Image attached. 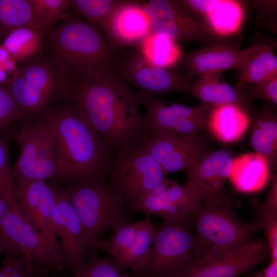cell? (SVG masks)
<instances>
[{"instance_id":"obj_45","label":"cell","mask_w":277,"mask_h":277,"mask_svg":"<svg viewBox=\"0 0 277 277\" xmlns=\"http://www.w3.org/2000/svg\"><path fill=\"white\" fill-rule=\"evenodd\" d=\"M11 57L8 51L2 45H0V63H3Z\"/></svg>"},{"instance_id":"obj_32","label":"cell","mask_w":277,"mask_h":277,"mask_svg":"<svg viewBox=\"0 0 277 277\" xmlns=\"http://www.w3.org/2000/svg\"><path fill=\"white\" fill-rule=\"evenodd\" d=\"M31 14L30 0H0V45L14 29L27 26Z\"/></svg>"},{"instance_id":"obj_22","label":"cell","mask_w":277,"mask_h":277,"mask_svg":"<svg viewBox=\"0 0 277 277\" xmlns=\"http://www.w3.org/2000/svg\"><path fill=\"white\" fill-rule=\"evenodd\" d=\"M18 124L11 133L20 147L19 155L11 169L13 180H35L38 136L36 122H19Z\"/></svg>"},{"instance_id":"obj_13","label":"cell","mask_w":277,"mask_h":277,"mask_svg":"<svg viewBox=\"0 0 277 277\" xmlns=\"http://www.w3.org/2000/svg\"><path fill=\"white\" fill-rule=\"evenodd\" d=\"M269 258L266 242H254L226 255L195 263L179 277H238Z\"/></svg>"},{"instance_id":"obj_10","label":"cell","mask_w":277,"mask_h":277,"mask_svg":"<svg viewBox=\"0 0 277 277\" xmlns=\"http://www.w3.org/2000/svg\"><path fill=\"white\" fill-rule=\"evenodd\" d=\"M140 105L146 113L143 116L146 134L165 132L182 135L198 134L206 125L212 106L202 103L196 106L161 101L153 95L141 91L135 92Z\"/></svg>"},{"instance_id":"obj_25","label":"cell","mask_w":277,"mask_h":277,"mask_svg":"<svg viewBox=\"0 0 277 277\" xmlns=\"http://www.w3.org/2000/svg\"><path fill=\"white\" fill-rule=\"evenodd\" d=\"M168 181L165 177L160 184L127 208L131 211L159 216L165 222H180L188 219L190 215L166 196L165 190Z\"/></svg>"},{"instance_id":"obj_20","label":"cell","mask_w":277,"mask_h":277,"mask_svg":"<svg viewBox=\"0 0 277 277\" xmlns=\"http://www.w3.org/2000/svg\"><path fill=\"white\" fill-rule=\"evenodd\" d=\"M191 93L202 103L212 107L233 105L246 112L250 100L242 92L225 82L222 74L204 75L194 81Z\"/></svg>"},{"instance_id":"obj_24","label":"cell","mask_w":277,"mask_h":277,"mask_svg":"<svg viewBox=\"0 0 277 277\" xmlns=\"http://www.w3.org/2000/svg\"><path fill=\"white\" fill-rule=\"evenodd\" d=\"M272 104L265 105L251 124L250 143L256 152L265 155L269 162H276L277 118Z\"/></svg>"},{"instance_id":"obj_15","label":"cell","mask_w":277,"mask_h":277,"mask_svg":"<svg viewBox=\"0 0 277 277\" xmlns=\"http://www.w3.org/2000/svg\"><path fill=\"white\" fill-rule=\"evenodd\" d=\"M233 157L222 149L205 153L185 172L187 184L197 192L202 201L220 196L229 178Z\"/></svg>"},{"instance_id":"obj_11","label":"cell","mask_w":277,"mask_h":277,"mask_svg":"<svg viewBox=\"0 0 277 277\" xmlns=\"http://www.w3.org/2000/svg\"><path fill=\"white\" fill-rule=\"evenodd\" d=\"M115 70L127 84L154 95L172 92L191 93L195 76L174 72L149 63L139 50L125 51L116 59Z\"/></svg>"},{"instance_id":"obj_21","label":"cell","mask_w":277,"mask_h":277,"mask_svg":"<svg viewBox=\"0 0 277 277\" xmlns=\"http://www.w3.org/2000/svg\"><path fill=\"white\" fill-rule=\"evenodd\" d=\"M249 125L246 111L233 105L212 107L206 126L217 140L230 143L241 137Z\"/></svg>"},{"instance_id":"obj_16","label":"cell","mask_w":277,"mask_h":277,"mask_svg":"<svg viewBox=\"0 0 277 277\" xmlns=\"http://www.w3.org/2000/svg\"><path fill=\"white\" fill-rule=\"evenodd\" d=\"M150 33V21L143 4L121 1L111 15L105 38L113 47L128 46L140 44Z\"/></svg>"},{"instance_id":"obj_28","label":"cell","mask_w":277,"mask_h":277,"mask_svg":"<svg viewBox=\"0 0 277 277\" xmlns=\"http://www.w3.org/2000/svg\"><path fill=\"white\" fill-rule=\"evenodd\" d=\"M140 47L139 50L149 63L166 69L174 65L181 57L176 41L163 34L150 33Z\"/></svg>"},{"instance_id":"obj_34","label":"cell","mask_w":277,"mask_h":277,"mask_svg":"<svg viewBox=\"0 0 277 277\" xmlns=\"http://www.w3.org/2000/svg\"><path fill=\"white\" fill-rule=\"evenodd\" d=\"M73 277H140L126 273L113 261L91 253L73 270Z\"/></svg>"},{"instance_id":"obj_31","label":"cell","mask_w":277,"mask_h":277,"mask_svg":"<svg viewBox=\"0 0 277 277\" xmlns=\"http://www.w3.org/2000/svg\"><path fill=\"white\" fill-rule=\"evenodd\" d=\"M47 181L14 180V194L20 214L34 225L36 212L43 197Z\"/></svg>"},{"instance_id":"obj_2","label":"cell","mask_w":277,"mask_h":277,"mask_svg":"<svg viewBox=\"0 0 277 277\" xmlns=\"http://www.w3.org/2000/svg\"><path fill=\"white\" fill-rule=\"evenodd\" d=\"M39 120L46 125L54 139L60 174L57 183L103 178L112 161L111 149L76 106L62 100Z\"/></svg>"},{"instance_id":"obj_42","label":"cell","mask_w":277,"mask_h":277,"mask_svg":"<svg viewBox=\"0 0 277 277\" xmlns=\"http://www.w3.org/2000/svg\"><path fill=\"white\" fill-rule=\"evenodd\" d=\"M251 277H277V261L270 260L267 267L254 273Z\"/></svg>"},{"instance_id":"obj_41","label":"cell","mask_w":277,"mask_h":277,"mask_svg":"<svg viewBox=\"0 0 277 277\" xmlns=\"http://www.w3.org/2000/svg\"><path fill=\"white\" fill-rule=\"evenodd\" d=\"M20 256L15 258L5 257L2 266L0 268V277H9Z\"/></svg>"},{"instance_id":"obj_8","label":"cell","mask_w":277,"mask_h":277,"mask_svg":"<svg viewBox=\"0 0 277 277\" xmlns=\"http://www.w3.org/2000/svg\"><path fill=\"white\" fill-rule=\"evenodd\" d=\"M143 6L153 34L165 35L175 41L197 42L206 47L235 48L238 44V38L221 35L211 27L193 19L178 1L150 0L144 3Z\"/></svg>"},{"instance_id":"obj_7","label":"cell","mask_w":277,"mask_h":277,"mask_svg":"<svg viewBox=\"0 0 277 277\" xmlns=\"http://www.w3.org/2000/svg\"><path fill=\"white\" fill-rule=\"evenodd\" d=\"M142 141L117 151L109 169V183L127 208L165 178L161 167L145 149Z\"/></svg>"},{"instance_id":"obj_3","label":"cell","mask_w":277,"mask_h":277,"mask_svg":"<svg viewBox=\"0 0 277 277\" xmlns=\"http://www.w3.org/2000/svg\"><path fill=\"white\" fill-rule=\"evenodd\" d=\"M44 33V49L66 82L115 69L113 47L96 26L74 11H66L61 23Z\"/></svg>"},{"instance_id":"obj_27","label":"cell","mask_w":277,"mask_h":277,"mask_svg":"<svg viewBox=\"0 0 277 277\" xmlns=\"http://www.w3.org/2000/svg\"><path fill=\"white\" fill-rule=\"evenodd\" d=\"M44 44V30L21 26L12 30L1 45L14 60L22 62L41 53Z\"/></svg>"},{"instance_id":"obj_4","label":"cell","mask_w":277,"mask_h":277,"mask_svg":"<svg viewBox=\"0 0 277 277\" xmlns=\"http://www.w3.org/2000/svg\"><path fill=\"white\" fill-rule=\"evenodd\" d=\"M189 217L197 244V262L226 255L257 240L253 223L240 219L224 194L202 201Z\"/></svg>"},{"instance_id":"obj_14","label":"cell","mask_w":277,"mask_h":277,"mask_svg":"<svg viewBox=\"0 0 277 277\" xmlns=\"http://www.w3.org/2000/svg\"><path fill=\"white\" fill-rule=\"evenodd\" d=\"M56 202L53 221L56 236L61 241L65 267L73 270L84 261L86 252L82 242V230L78 216L62 187L55 181Z\"/></svg>"},{"instance_id":"obj_46","label":"cell","mask_w":277,"mask_h":277,"mask_svg":"<svg viewBox=\"0 0 277 277\" xmlns=\"http://www.w3.org/2000/svg\"><path fill=\"white\" fill-rule=\"evenodd\" d=\"M2 63H0V84H4L8 80L10 77L3 70L2 66Z\"/></svg>"},{"instance_id":"obj_6","label":"cell","mask_w":277,"mask_h":277,"mask_svg":"<svg viewBox=\"0 0 277 277\" xmlns=\"http://www.w3.org/2000/svg\"><path fill=\"white\" fill-rule=\"evenodd\" d=\"M189 217L180 222H164L157 228L147 266L140 277H179L197 262Z\"/></svg>"},{"instance_id":"obj_39","label":"cell","mask_w":277,"mask_h":277,"mask_svg":"<svg viewBox=\"0 0 277 277\" xmlns=\"http://www.w3.org/2000/svg\"><path fill=\"white\" fill-rule=\"evenodd\" d=\"M249 99H262L274 106L277 105V76L250 85L246 92Z\"/></svg>"},{"instance_id":"obj_35","label":"cell","mask_w":277,"mask_h":277,"mask_svg":"<svg viewBox=\"0 0 277 277\" xmlns=\"http://www.w3.org/2000/svg\"><path fill=\"white\" fill-rule=\"evenodd\" d=\"M55 185L46 181L43 197L38 208L34 225L54 239L56 234L53 221V211L56 202Z\"/></svg>"},{"instance_id":"obj_44","label":"cell","mask_w":277,"mask_h":277,"mask_svg":"<svg viewBox=\"0 0 277 277\" xmlns=\"http://www.w3.org/2000/svg\"><path fill=\"white\" fill-rule=\"evenodd\" d=\"M11 208L5 196L0 190V220Z\"/></svg>"},{"instance_id":"obj_47","label":"cell","mask_w":277,"mask_h":277,"mask_svg":"<svg viewBox=\"0 0 277 277\" xmlns=\"http://www.w3.org/2000/svg\"><path fill=\"white\" fill-rule=\"evenodd\" d=\"M36 277H41V276H36Z\"/></svg>"},{"instance_id":"obj_33","label":"cell","mask_w":277,"mask_h":277,"mask_svg":"<svg viewBox=\"0 0 277 277\" xmlns=\"http://www.w3.org/2000/svg\"><path fill=\"white\" fill-rule=\"evenodd\" d=\"M32 14L26 27L39 30L51 28L64 17L69 0H30Z\"/></svg>"},{"instance_id":"obj_29","label":"cell","mask_w":277,"mask_h":277,"mask_svg":"<svg viewBox=\"0 0 277 277\" xmlns=\"http://www.w3.org/2000/svg\"><path fill=\"white\" fill-rule=\"evenodd\" d=\"M211 28L223 36H231L239 29L243 17L240 4L231 0H213L209 10L204 14Z\"/></svg>"},{"instance_id":"obj_43","label":"cell","mask_w":277,"mask_h":277,"mask_svg":"<svg viewBox=\"0 0 277 277\" xmlns=\"http://www.w3.org/2000/svg\"><path fill=\"white\" fill-rule=\"evenodd\" d=\"M6 253L7 257L18 256L17 253L14 252L9 245L0 238V254Z\"/></svg>"},{"instance_id":"obj_23","label":"cell","mask_w":277,"mask_h":277,"mask_svg":"<svg viewBox=\"0 0 277 277\" xmlns=\"http://www.w3.org/2000/svg\"><path fill=\"white\" fill-rule=\"evenodd\" d=\"M138 222L135 240L127 251L114 262L123 270L131 269L135 275L140 276L147 266L157 227L151 222L149 217H146Z\"/></svg>"},{"instance_id":"obj_19","label":"cell","mask_w":277,"mask_h":277,"mask_svg":"<svg viewBox=\"0 0 277 277\" xmlns=\"http://www.w3.org/2000/svg\"><path fill=\"white\" fill-rule=\"evenodd\" d=\"M269 161L258 152H250L233 158L229 179L235 188L242 192L262 189L270 175Z\"/></svg>"},{"instance_id":"obj_40","label":"cell","mask_w":277,"mask_h":277,"mask_svg":"<svg viewBox=\"0 0 277 277\" xmlns=\"http://www.w3.org/2000/svg\"><path fill=\"white\" fill-rule=\"evenodd\" d=\"M47 268L27 262L24 255H21L9 277H36L46 273Z\"/></svg>"},{"instance_id":"obj_26","label":"cell","mask_w":277,"mask_h":277,"mask_svg":"<svg viewBox=\"0 0 277 277\" xmlns=\"http://www.w3.org/2000/svg\"><path fill=\"white\" fill-rule=\"evenodd\" d=\"M235 73L241 84L263 82L277 76V57L270 46L260 44Z\"/></svg>"},{"instance_id":"obj_36","label":"cell","mask_w":277,"mask_h":277,"mask_svg":"<svg viewBox=\"0 0 277 277\" xmlns=\"http://www.w3.org/2000/svg\"><path fill=\"white\" fill-rule=\"evenodd\" d=\"M21 119L19 108L8 87L0 84V132H9L10 127Z\"/></svg>"},{"instance_id":"obj_5","label":"cell","mask_w":277,"mask_h":277,"mask_svg":"<svg viewBox=\"0 0 277 277\" xmlns=\"http://www.w3.org/2000/svg\"><path fill=\"white\" fill-rule=\"evenodd\" d=\"M60 185L80 219L86 252L106 230L130 222L122 198L103 178Z\"/></svg>"},{"instance_id":"obj_38","label":"cell","mask_w":277,"mask_h":277,"mask_svg":"<svg viewBox=\"0 0 277 277\" xmlns=\"http://www.w3.org/2000/svg\"><path fill=\"white\" fill-rule=\"evenodd\" d=\"M271 185L266 199L258 202L255 209L258 217L253 222L257 231L263 229L267 223L277 221V178L272 177Z\"/></svg>"},{"instance_id":"obj_12","label":"cell","mask_w":277,"mask_h":277,"mask_svg":"<svg viewBox=\"0 0 277 277\" xmlns=\"http://www.w3.org/2000/svg\"><path fill=\"white\" fill-rule=\"evenodd\" d=\"M142 143L165 175L185 171L206 153L205 142L198 134L155 132L145 135Z\"/></svg>"},{"instance_id":"obj_30","label":"cell","mask_w":277,"mask_h":277,"mask_svg":"<svg viewBox=\"0 0 277 277\" xmlns=\"http://www.w3.org/2000/svg\"><path fill=\"white\" fill-rule=\"evenodd\" d=\"M121 1L69 0L68 8L76 12L87 22L96 26L105 37L111 15Z\"/></svg>"},{"instance_id":"obj_17","label":"cell","mask_w":277,"mask_h":277,"mask_svg":"<svg viewBox=\"0 0 277 277\" xmlns=\"http://www.w3.org/2000/svg\"><path fill=\"white\" fill-rule=\"evenodd\" d=\"M259 45L241 50L227 46L205 47L186 55L183 66L187 72L197 77L222 74L241 67Z\"/></svg>"},{"instance_id":"obj_1","label":"cell","mask_w":277,"mask_h":277,"mask_svg":"<svg viewBox=\"0 0 277 277\" xmlns=\"http://www.w3.org/2000/svg\"><path fill=\"white\" fill-rule=\"evenodd\" d=\"M64 99L76 106L117 152L140 142L146 135L135 92L115 69L67 81Z\"/></svg>"},{"instance_id":"obj_9","label":"cell","mask_w":277,"mask_h":277,"mask_svg":"<svg viewBox=\"0 0 277 277\" xmlns=\"http://www.w3.org/2000/svg\"><path fill=\"white\" fill-rule=\"evenodd\" d=\"M0 238L16 253L37 266L54 272L65 267L61 248L56 239L26 220L18 209L10 208L0 220Z\"/></svg>"},{"instance_id":"obj_18","label":"cell","mask_w":277,"mask_h":277,"mask_svg":"<svg viewBox=\"0 0 277 277\" xmlns=\"http://www.w3.org/2000/svg\"><path fill=\"white\" fill-rule=\"evenodd\" d=\"M16 72L55 103L64 99L67 82L44 49L34 57L18 62Z\"/></svg>"},{"instance_id":"obj_37","label":"cell","mask_w":277,"mask_h":277,"mask_svg":"<svg viewBox=\"0 0 277 277\" xmlns=\"http://www.w3.org/2000/svg\"><path fill=\"white\" fill-rule=\"evenodd\" d=\"M0 190L11 208L18 209L16 204L11 169L9 162V150L7 142L0 135Z\"/></svg>"}]
</instances>
